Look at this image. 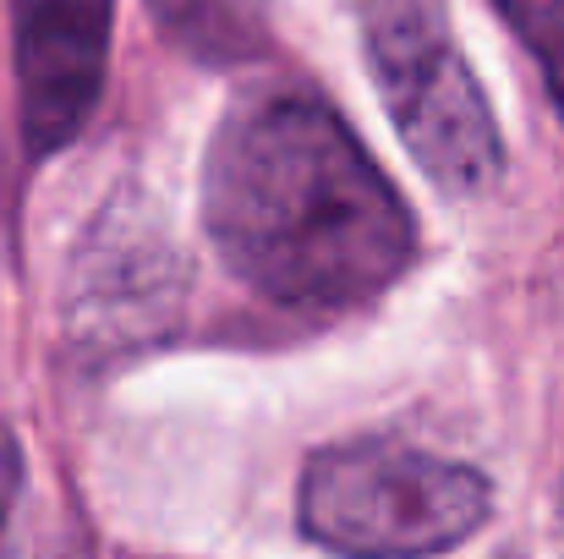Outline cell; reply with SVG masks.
Wrapping results in <instances>:
<instances>
[{
	"label": "cell",
	"mask_w": 564,
	"mask_h": 559,
	"mask_svg": "<svg viewBox=\"0 0 564 559\" xmlns=\"http://www.w3.org/2000/svg\"><path fill=\"white\" fill-rule=\"evenodd\" d=\"M203 230L225 269L280 308H357L416 252L411 214L373 154L296 88L225 110L203 160Z\"/></svg>",
	"instance_id": "1"
},
{
	"label": "cell",
	"mask_w": 564,
	"mask_h": 559,
	"mask_svg": "<svg viewBox=\"0 0 564 559\" xmlns=\"http://www.w3.org/2000/svg\"><path fill=\"white\" fill-rule=\"evenodd\" d=\"M302 533L340 559H427L466 544L494 488L477 466L394 439L329 444L302 472Z\"/></svg>",
	"instance_id": "2"
},
{
	"label": "cell",
	"mask_w": 564,
	"mask_h": 559,
	"mask_svg": "<svg viewBox=\"0 0 564 559\" xmlns=\"http://www.w3.org/2000/svg\"><path fill=\"white\" fill-rule=\"evenodd\" d=\"M362 50L411 160L444 192H482L505 171L494 110L449 33L444 0H362Z\"/></svg>",
	"instance_id": "3"
},
{
	"label": "cell",
	"mask_w": 564,
	"mask_h": 559,
	"mask_svg": "<svg viewBox=\"0 0 564 559\" xmlns=\"http://www.w3.org/2000/svg\"><path fill=\"white\" fill-rule=\"evenodd\" d=\"M187 291V258L143 197H116L72 258L66 324L83 352H132L154 341Z\"/></svg>",
	"instance_id": "4"
},
{
	"label": "cell",
	"mask_w": 564,
	"mask_h": 559,
	"mask_svg": "<svg viewBox=\"0 0 564 559\" xmlns=\"http://www.w3.org/2000/svg\"><path fill=\"white\" fill-rule=\"evenodd\" d=\"M116 0H17V99L28 154L66 149L105 88Z\"/></svg>",
	"instance_id": "5"
},
{
	"label": "cell",
	"mask_w": 564,
	"mask_h": 559,
	"mask_svg": "<svg viewBox=\"0 0 564 559\" xmlns=\"http://www.w3.org/2000/svg\"><path fill=\"white\" fill-rule=\"evenodd\" d=\"M160 33L203 66H236L269 44V0H149Z\"/></svg>",
	"instance_id": "6"
},
{
	"label": "cell",
	"mask_w": 564,
	"mask_h": 559,
	"mask_svg": "<svg viewBox=\"0 0 564 559\" xmlns=\"http://www.w3.org/2000/svg\"><path fill=\"white\" fill-rule=\"evenodd\" d=\"M494 6L543 66V83L564 116V0H494Z\"/></svg>",
	"instance_id": "7"
},
{
	"label": "cell",
	"mask_w": 564,
	"mask_h": 559,
	"mask_svg": "<svg viewBox=\"0 0 564 559\" xmlns=\"http://www.w3.org/2000/svg\"><path fill=\"white\" fill-rule=\"evenodd\" d=\"M17 494H22V444H17V433L0 422V549H6V527H11Z\"/></svg>",
	"instance_id": "8"
}]
</instances>
